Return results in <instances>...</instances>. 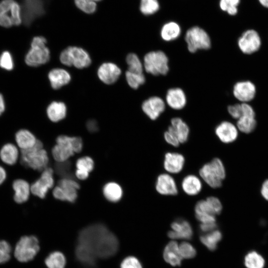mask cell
<instances>
[{
	"mask_svg": "<svg viewBox=\"0 0 268 268\" xmlns=\"http://www.w3.org/2000/svg\"><path fill=\"white\" fill-rule=\"evenodd\" d=\"M103 192L107 200L114 202L119 201L123 194L122 187L115 182L106 184L103 188Z\"/></svg>",
	"mask_w": 268,
	"mask_h": 268,
	"instance_id": "obj_33",
	"label": "cell"
},
{
	"mask_svg": "<svg viewBox=\"0 0 268 268\" xmlns=\"http://www.w3.org/2000/svg\"><path fill=\"white\" fill-rule=\"evenodd\" d=\"M0 67L6 70H11L14 67V62L10 53L3 52L0 56Z\"/></svg>",
	"mask_w": 268,
	"mask_h": 268,
	"instance_id": "obj_45",
	"label": "cell"
},
{
	"mask_svg": "<svg viewBox=\"0 0 268 268\" xmlns=\"http://www.w3.org/2000/svg\"><path fill=\"white\" fill-rule=\"evenodd\" d=\"M168 129L176 135L180 143H185L188 140L190 129L188 125L180 118H172Z\"/></svg>",
	"mask_w": 268,
	"mask_h": 268,
	"instance_id": "obj_27",
	"label": "cell"
},
{
	"mask_svg": "<svg viewBox=\"0 0 268 268\" xmlns=\"http://www.w3.org/2000/svg\"><path fill=\"white\" fill-rule=\"evenodd\" d=\"M241 0H219L218 6L220 9L231 16H234L238 12V6Z\"/></svg>",
	"mask_w": 268,
	"mask_h": 268,
	"instance_id": "obj_37",
	"label": "cell"
},
{
	"mask_svg": "<svg viewBox=\"0 0 268 268\" xmlns=\"http://www.w3.org/2000/svg\"><path fill=\"white\" fill-rule=\"evenodd\" d=\"M185 163L184 156L181 153L168 152L164 156L163 167L169 174L179 173L183 169Z\"/></svg>",
	"mask_w": 268,
	"mask_h": 268,
	"instance_id": "obj_19",
	"label": "cell"
},
{
	"mask_svg": "<svg viewBox=\"0 0 268 268\" xmlns=\"http://www.w3.org/2000/svg\"><path fill=\"white\" fill-rule=\"evenodd\" d=\"M244 264L247 268H264L265 261L258 252L251 251L245 256Z\"/></svg>",
	"mask_w": 268,
	"mask_h": 268,
	"instance_id": "obj_36",
	"label": "cell"
},
{
	"mask_svg": "<svg viewBox=\"0 0 268 268\" xmlns=\"http://www.w3.org/2000/svg\"><path fill=\"white\" fill-rule=\"evenodd\" d=\"M22 11L19 4L14 0H2L0 2V25L8 28L19 25L22 21Z\"/></svg>",
	"mask_w": 268,
	"mask_h": 268,
	"instance_id": "obj_6",
	"label": "cell"
},
{
	"mask_svg": "<svg viewBox=\"0 0 268 268\" xmlns=\"http://www.w3.org/2000/svg\"><path fill=\"white\" fill-rule=\"evenodd\" d=\"M199 175L207 185L216 189L220 187L222 184L226 176L225 169L222 161L214 158L200 168Z\"/></svg>",
	"mask_w": 268,
	"mask_h": 268,
	"instance_id": "obj_4",
	"label": "cell"
},
{
	"mask_svg": "<svg viewBox=\"0 0 268 268\" xmlns=\"http://www.w3.org/2000/svg\"><path fill=\"white\" fill-rule=\"evenodd\" d=\"M26 1L29 0H26Z\"/></svg>",
	"mask_w": 268,
	"mask_h": 268,
	"instance_id": "obj_60",
	"label": "cell"
},
{
	"mask_svg": "<svg viewBox=\"0 0 268 268\" xmlns=\"http://www.w3.org/2000/svg\"><path fill=\"white\" fill-rule=\"evenodd\" d=\"M71 164L69 161L58 162L55 168L57 174L63 177V178L73 179L71 172Z\"/></svg>",
	"mask_w": 268,
	"mask_h": 268,
	"instance_id": "obj_43",
	"label": "cell"
},
{
	"mask_svg": "<svg viewBox=\"0 0 268 268\" xmlns=\"http://www.w3.org/2000/svg\"><path fill=\"white\" fill-rule=\"evenodd\" d=\"M181 33L180 26L176 22L170 21L162 26L160 36L164 41L169 42L177 39Z\"/></svg>",
	"mask_w": 268,
	"mask_h": 268,
	"instance_id": "obj_32",
	"label": "cell"
},
{
	"mask_svg": "<svg viewBox=\"0 0 268 268\" xmlns=\"http://www.w3.org/2000/svg\"><path fill=\"white\" fill-rule=\"evenodd\" d=\"M75 176L79 179L84 180L89 176V173L76 169L75 172Z\"/></svg>",
	"mask_w": 268,
	"mask_h": 268,
	"instance_id": "obj_55",
	"label": "cell"
},
{
	"mask_svg": "<svg viewBox=\"0 0 268 268\" xmlns=\"http://www.w3.org/2000/svg\"><path fill=\"white\" fill-rule=\"evenodd\" d=\"M11 252V248L9 244L4 240H0V264L9 261Z\"/></svg>",
	"mask_w": 268,
	"mask_h": 268,
	"instance_id": "obj_47",
	"label": "cell"
},
{
	"mask_svg": "<svg viewBox=\"0 0 268 268\" xmlns=\"http://www.w3.org/2000/svg\"><path fill=\"white\" fill-rule=\"evenodd\" d=\"M222 234L218 230H214L200 237L201 242L209 250L213 251L217 248V243L221 240Z\"/></svg>",
	"mask_w": 268,
	"mask_h": 268,
	"instance_id": "obj_35",
	"label": "cell"
},
{
	"mask_svg": "<svg viewBox=\"0 0 268 268\" xmlns=\"http://www.w3.org/2000/svg\"><path fill=\"white\" fill-rule=\"evenodd\" d=\"M211 207L215 215L220 213L222 205L220 201L216 197L210 196L205 199Z\"/></svg>",
	"mask_w": 268,
	"mask_h": 268,
	"instance_id": "obj_48",
	"label": "cell"
},
{
	"mask_svg": "<svg viewBox=\"0 0 268 268\" xmlns=\"http://www.w3.org/2000/svg\"><path fill=\"white\" fill-rule=\"evenodd\" d=\"M172 231L168 232V236L172 239H191L193 232L189 222L184 219H179L173 222L171 225Z\"/></svg>",
	"mask_w": 268,
	"mask_h": 268,
	"instance_id": "obj_20",
	"label": "cell"
},
{
	"mask_svg": "<svg viewBox=\"0 0 268 268\" xmlns=\"http://www.w3.org/2000/svg\"><path fill=\"white\" fill-rule=\"evenodd\" d=\"M19 152L16 146L12 143L4 144L0 150V158L4 163L14 165L17 161Z\"/></svg>",
	"mask_w": 268,
	"mask_h": 268,
	"instance_id": "obj_30",
	"label": "cell"
},
{
	"mask_svg": "<svg viewBox=\"0 0 268 268\" xmlns=\"http://www.w3.org/2000/svg\"><path fill=\"white\" fill-rule=\"evenodd\" d=\"M92 0V1H94V2H97V1H101V0Z\"/></svg>",
	"mask_w": 268,
	"mask_h": 268,
	"instance_id": "obj_59",
	"label": "cell"
},
{
	"mask_svg": "<svg viewBox=\"0 0 268 268\" xmlns=\"http://www.w3.org/2000/svg\"><path fill=\"white\" fill-rule=\"evenodd\" d=\"M261 193L262 197L268 201V179L265 181L262 184Z\"/></svg>",
	"mask_w": 268,
	"mask_h": 268,
	"instance_id": "obj_54",
	"label": "cell"
},
{
	"mask_svg": "<svg viewBox=\"0 0 268 268\" xmlns=\"http://www.w3.org/2000/svg\"><path fill=\"white\" fill-rule=\"evenodd\" d=\"M143 67L153 75H165L169 71L168 58L161 51L149 52L143 58Z\"/></svg>",
	"mask_w": 268,
	"mask_h": 268,
	"instance_id": "obj_7",
	"label": "cell"
},
{
	"mask_svg": "<svg viewBox=\"0 0 268 268\" xmlns=\"http://www.w3.org/2000/svg\"><path fill=\"white\" fill-rule=\"evenodd\" d=\"M56 143L52 150V153L57 162L67 161L74 153L80 152L83 145L81 137L65 135L59 136L56 139Z\"/></svg>",
	"mask_w": 268,
	"mask_h": 268,
	"instance_id": "obj_2",
	"label": "cell"
},
{
	"mask_svg": "<svg viewBox=\"0 0 268 268\" xmlns=\"http://www.w3.org/2000/svg\"><path fill=\"white\" fill-rule=\"evenodd\" d=\"M78 244L87 248L97 259L113 256L119 248L116 236L101 224H93L83 229L78 235Z\"/></svg>",
	"mask_w": 268,
	"mask_h": 268,
	"instance_id": "obj_1",
	"label": "cell"
},
{
	"mask_svg": "<svg viewBox=\"0 0 268 268\" xmlns=\"http://www.w3.org/2000/svg\"><path fill=\"white\" fill-rule=\"evenodd\" d=\"M215 133L219 139L225 143L234 141L238 136L237 128L228 121H223L218 125L215 129Z\"/></svg>",
	"mask_w": 268,
	"mask_h": 268,
	"instance_id": "obj_22",
	"label": "cell"
},
{
	"mask_svg": "<svg viewBox=\"0 0 268 268\" xmlns=\"http://www.w3.org/2000/svg\"><path fill=\"white\" fill-rule=\"evenodd\" d=\"M141 108L149 119L155 120L165 110V104L163 100L159 97L153 96L143 101Z\"/></svg>",
	"mask_w": 268,
	"mask_h": 268,
	"instance_id": "obj_17",
	"label": "cell"
},
{
	"mask_svg": "<svg viewBox=\"0 0 268 268\" xmlns=\"http://www.w3.org/2000/svg\"><path fill=\"white\" fill-rule=\"evenodd\" d=\"M6 178V172L4 168L0 165V185L5 180Z\"/></svg>",
	"mask_w": 268,
	"mask_h": 268,
	"instance_id": "obj_56",
	"label": "cell"
},
{
	"mask_svg": "<svg viewBox=\"0 0 268 268\" xmlns=\"http://www.w3.org/2000/svg\"><path fill=\"white\" fill-rule=\"evenodd\" d=\"M76 6L88 14L93 13L96 10V2L91 0H74Z\"/></svg>",
	"mask_w": 268,
	"mask_h": 268,
	"instance_id": "obj_42",
	"label": "cell"
},
{
	"mask_svg": "<svg viewBox=\"0 0 268 268\" xmlns=\"http://www.w3.org/2000/svg\"><path fill=\"white\" fill-rule=\"evenodd\" d=\"M76 169L88 173L92 171L94 168L93 159L88 156H84L79 158L76 162Z\"/></svg>",
	"mask_w": 268,
	"mask_h": 268,
	"instance_id": "obj_44",
	"label": "cell"
},
{
	"mask_svg": "<svg viewBox=\"0 0 268 268\" xmlns=\"http://www.w3.org/2000/svg\"><path fill=\"white\" fill-rule=\"evenodd\" d=\"M262 44L261 37L257 31L249 29L244 31L237 40V45L241 52L249 55L258 51Z\"/></svg>",
	"mask_w": 268,
	"mask_h": 268,
	"instance_id": "obj_12",
	"label": "cell"
},
{
	"mask_svg": "<svg viewBox=\"0 0 268 268\" xmlns=\"http://www.w3.org/2000/svg\"><path fill=\"white\" fill-rule=\"evenodd\" d=\"M48 78L52 87L54 89H58L68 83L71 76L70 74L64 69L54 68L49 72Z\"/></svg>",
	"mask_w": 268,
	"mask_h": 268,
	"instance_id": "obj_25",
	"label": "cell"
},
{
	"mask_svg": "<svg viewBox=\"0 0 268 268\" xmlns=\"http://www.w3.org/2000/svg\"><path fill=\"white\" fill-rule=\"evenodd\" d=\"M234 96L242 103L252 101L256 94V87L250 81H241L235 84L233 88Z\"/></svg>",
	"mask_w": 268,
	"mask_h": 268,
	"instance_id": "obj_15",
	"label": "cell"
},
{
	"mask_svg": "<svg viewBox=\"0 0 268 268\" xmlns=\"http://www.w3.org/2000/svg\"><path fill=\"white\" fill-rule=\"evenodd\" d=\"M77 260L87 267H93L97 259L87 248L78 244L75 250Z\"/></svg>",
	"mask_w": 268,
	"mask_h": 268,
	"instance_id": "obj_34",
	"label": "cell"
},
{
	"mask_svg": "<svg viewBox=\"0 0 268 268\" xmlns=\"http://www.w3.org/2000/svg\"><path fill=\"white\" fill-rule=\"evenodd\" d=\"M164 138L167 143L173 146L178 147L180 143L176 135L169 129L164 133Z\"/></svg>",
	"mask_w": 268,
	"mask_h": 268,
	"instance_id": "obj_51",
	"label": "cell"
},
{
	"mask_svg": "<svg viewBox=\"0 0 268 268\" xmlns=\"http://www.w3.org/2000/svg\"><path fill=\"white\" fill-rule=\"evenodd\" d=\"M185 39L189 51L192 53L198 50H207L211 47V40L208 34L199 26L189 28L186 33Z\"/></svg>",
	"mask_w": 268,
	"mask_h": 268,
	"instance_id": "obj_9",
	"label": "cell"
},
{
	"mask_svg": "<svg viewBox=\"0 0 268 268\" xmlns=\"http://www.w3.org/2000/svg\"><path fill=\"white\" fill-rule=\"evenodd\" d=\"M12 188L14 192V201L17 203L26 202L29 199L30 186L29 183L22 179H17L12 183Z\"/></svg>",
	"mask_w": 268,
	"mask_h": 268,
	"instance_id": "obj_26",
	"label": "cell"
},
{
	"mask_svg": "<svg viewBox=\"0 0 268 268\" xmlns=\"http://www.w3.org/2000/svg\"><path fill=\"white\" fill-rule=\"evenodd\" d=\"M259 3L263 7L268 9V0H258Z\"/></svg>",
	"mask_w": 268,
	"mask_h": 268,
	"instance_id": "obj_58",
	"label": "cell"
},
{
	"mask_svg": "<svg viewBox=\"0 0 268 268\" xmlns=\"http://www.w3.org/2000/svg\"><path fill=\"white\" fill-rule=\"evenodd\" d=\"M155 189L158 193L163 196H175L178 193L175 180L169 173H162L157 178Z\"/></svg>",
	"mask_w": 268,
	"mask_h": 268,
	"instance_id": "obj_16",
	"label": "cell"
},
{
	"mask_svg": "<svg viewBox=\"0 0 268 268\" xmlns=\"http://www.w3.org/2000/svg\"><path fill=\"white\" fill-rule=\"evenodd\" d=\"M160 8L158 0H140L139 10L145 15H150L157 12Z\"/></svg>",
	"mask_w": 268,
	"mask_h": 268,
	"instance_id": "obj_39",
	"label": "cell"
},
{
	"mask_svg": "<svg viewBox=\"0 0 268 268\" xmlns=\"http://www.w3.org/2000/svg\"><path fill=\"white\" fill-rule=\"evenodd\" d=\"M79 185L73 179L62 178L53 192L54 197L59 200L73 202L77 197Z\"/></svg>",
	"mask_w": 268,
	"mask_h": 268,
	"instance_id": "obj_11",
	"label": "cell"
},
{
	"mask_svg": "<svg viewBox=\"0 0 268 268\" xmlns=\"http://www.w3.org/2000/svg\"><path fill=\"white\" fill-rule=\"evenodd\" d=\"M54 171L51 168H46L40 177L30 186L31 192L35 196L43 199L49 189L53 187L54 184L53 178Z\"/></svg>",
	"mask_w": 268,
	"mask_h": 268,
	"instance_id": "obj_13",
	"label": "cell"
},
{
	"mask_svg": "<svg viewBox=\"0 0 268 268\" xmlns=\"http://www.w3.org/2000/svg\"><path fill=\"white\" fill-rule=\"evenodd\" d=\"M37 238L33 236L22 237L17 243L14 249V256L20 262L32 260L39 250Z\"/></svg>",
	"mask_w": 268,
	"mask_h": 268,
	"instance_id": "obj_10",
	"label": "cell"
},
{
	"mask_svg": "<svg viewBox=\"0 0 268 268\" xmlns=\"http://www.w3.org/2000/svg\"><path fill=\"white\" fill-rule=\"evenodd\" d=\"M166 101L171 108L181 110L186 105V96L184 91L180 88L169 89L166 93Z\"/></svg>",
	"mask_w": 268,
	"mask_h": 268,
	"instance_id": "obj_23",
	"label": "cell"
},
{
	"mask_svg": "<svg viewBox=\"0 0 268 268\" xmlns=\"http://www.w3.org/2000/svg\"><path fill=\"white\" fill-rule=\"evenodd\" d=\"M87 129L90 132H95L98 129L97 122L94 120H90L86 123Z\"/></svg>",
	"mask_w": 268,
	"mask_h": 268,
	"instance_id": "obj_53",
	"label": "cell"
},
{
	"mask_svg": "<svg viewBox=\"0 0 268 268\" xmlns=\"http://www.w3.org/2000/svg\"><path fill=\"white\" fill-rule=\"evenodd\" d=\"M121 268H142L137 258L130 256L125 258L121 264Z\"/></svg>",
	"mask_w": 268,
	"mask_h": 268,
	"instance_id": "obj_49",
	"label": "cell"
},
{
	"mask_svg": "<svg viewBox=\"0 0 268 268\" xmlns=\"http://www.w3.org/2000/svg\"><path fill=\"white\" fill-rule=\"evenodd\" d=\"M164 260L173 266H180L183 259L175 241L170 242L165 247L163 252Z\"/></svg>",
	"mask_w": 268,
	"mask_h": 268,
	"instance_id": "obj_28",
	"label": "cell"
},
{
	"mask_svg": "<svg viewBox=\"0 0 268 268\" xmlns=\"http://www.w3.org/2000/svg\"><path fill=\"white\" fill-rule=\"evenodd\" d=\"M47 114L51 121L58 122L65 118L67 114L66 106L62 102H52L47 107Z\"/></svg>",
	"mask_w": 268,
	"mask_h": 268,
	"instance_id": "obj_31",
	"label": "cell"
},
{
	"mask_svg": "<svg viewBox=\"0 0 268 268\" xmlns=\"http://www.w3.org/2000/svg\"><path fill=\"white\" fill-rule=\"evenodd\" d=\"M20 162L25 167L38 171L44 170L48 164L49 158L46 151L43 148V144L37 140L31 148L21 150Z\"/></svg>",
	"mask_w": 268,
	"mask_h": 268,
	"instance_id": "obj_3",
	"label": "cell"
},
{
	"mask_svg": "<svg viewBox=\"0 0 268 268\" xmlns=\"http://www.w3.org/2000/svg\"><path fill=\"white\" fill-rule=\"evenodd\" d=\"M42 0H29L24 4L22 17L25 24L29 25L44 12Z\"/></svg>",
	"mask_w": 268,
	"mask_h": 268,
	"instance_id": "obj_18",
	"label": "cell"
},
{
	"mask_svg": "<svg viewBox=\"0 0 268 268\" xmlns=\"http://www.w3.org/2000/svg\"><path fill=\"white\" fill-rule=\"evenodd\" d=\"M242 114L237 120V127L245 134L252 133L256 128L257 121L256 113L252 106L247 103H242Z\"/></svg>",
	"mask_w": 268,
	"mask_h": 268,
	"instance_id": "obj_14",
	"label": "cell"
},
{
	"mask_svg": "<svg viewBox=\"0 0 268 268\" xmlns=\"http://www.w3.org/2000/svg\"><path fill=\"white\" fill-rule=\"evenodd\" d=\"M126 79L129 85L134 89H137L145 81V78L143 73H137L129 70L126 72Z\"/></svg>",
	"mask_w": 268,
	"mask_h": 268,
	"instance_id": "obj_41",
	"label": "cell"
},
{
	"mask_svg": "<svg viewBox=\"0 0 268 268\" xmlns=\"http://www.w3.org/2000/svg\"><path fill=\"white\" fill-rule=\"evenodd\" d=\"M181 187L185 194L190 196H194L201 192L202 184L199 177L195 175L190 174L184 177L182 181Z\"/></svg>",
	"mask_w": 268,
	"mask_h": 268,
	"instance_id": "obj_24",
	"label": "cell"
},
{
	"mask_svg": "<svg viewBox=\"0 0 268 268\" xmlns=\"http://www.w3.org/2000/svg\"><path fill=\"white\" fill-rule=\"evenodd\" d=\"M5 110V103L3 97L1 94L0 93V116L3 113Z\"/></svg>",
	"mask_w": 268,
	"mask_h": 268,
	"instance_id": "obj_57",
	"label": "cell"
},
{
	"mask_svg": "<svg viewBox=\"0 0 268 268\" xmlns=\"http://www.w3.org/2000/svg\"><path fill=\"white\" fill-rule=\"evenodd\" d=\"M45 263L48 268H64L66 259L62 253L55 252L50 254L46 258Z\"/></svg>",
	"mask_w": 268,
	"mask_h": 268,
	"instance_id": "obj_38",
	"label": "cell"
},
{
	"mask_svg": "<svg viewBox=\"0 0 268 268\" xmlns=\"http://www.w3.org/2000/svg\"><path fill=\"white\" fill-rule=\"evenodd\" d=\"M227 111L233 118L238 120L242 114L241 103H236L228 106Z\"/></svg>",
	"mask_w": 268,
	"mask_h": 268,
	"instance_id": "obj_50",
	"label": "cell"
},
{
	"mask_svg": "<svg viewBox=\"0 0 268 268\" xmlns=\"http://www.w3.org/2000/svg\"><path fill=\"white\" fill-rule=\"evenodd\" d=\"M216 227V222L201 223L200 225V230L204 233L211 232L215 230Z\"/></svg>",
	"mask_w": 268,
	"mask_h": 268,
	"instance_id": "obj_52",
	"label": "cell"
},
{
	"mask_svg": "<svg viewBox=\"0 0 268 268\" xmlns=\"http://www.w3.org/2000/svg\"><path fill=\"white\" fill-rule=\"evenodd\" d=\"M121 74V69L117 65L112 63H103L99 67L97 71L99 79L107 84L115 83Z\"/></svg>",
	"mask_w": 268,
	"mask_h": 268,
	"instance_id": "obj_21",
	"label": "cell"
},
{
	"mask_svg": "<svg viewBox=\"0 0 268 268\" xmlns=\"http://www.w3.org/2000/svg\"><path fill=\"white\" fill-rule=\"evenodd\" d=\"M15 139L17 145L21 150L32 147L36 144L37 139L29 131L21 129L16 132Z\"/></svg>",
	"mask_w": 268,
	"mask_h": 268,
	"instance_id": "obj_29",
	"label": "cell"
},
{
	"mask_svg": "<svg viewBox=\"0 0 268 268\" xmlns=\"http://www.w3.org/2000/svg\"><path fill=\"white\" fill-rule=\"evenodd\" d=\"M61 62L67 66H73L78 68H83L90 65L91 60L88 53L81 48L69 46L60 54Z\"/></svg>",
	"mask_w": 268,
	"mask_h": 268,
	"instance_id": "obj_8",
	"label": "cell"
},
{
	"mask_svg": "<svg viewBox=\"0 0 268 268\" xmlns=\"http://www.w3.org/2000/svg\"><path fill=\"white\" fill-rule=\"evenodd\" d=\"M46 39L44 37L36 36L33 38L31 48L25 58V62L27 65L36 67L49 62L50 53L46 46Z\"/></svg>",
	"mask_w": 268,
	"mask_h": 268,
	"instance_id": "obj_5",
	"label": "cell"
},
{
	"mask_svg": "<svg viewBox=\"0 0 268 268\" xmlns=\"http://www.w3.org/2000/svg\"><path fill=\"white\" fill-rule=\"evenodd\" d=\"M126 62L129 71L137 73H143V65L135 54H129L126 57Z\"/></svg>",
	"mask_w": 268,
	"mask_h": 268,
	"instance_id": "obj_40",
	"label": "cell"
},
{
	"mask_svg": "<svg viewBox=\"0 0 268 268\" xmlns=\"http://www.w3.org/2000/svg\"><path fill=\"white\" fill-rule=\"evenodd\" d=\"M180 254L183 258L191 259L196 255L195 249L190 243L186 242H182L179 245Z\"/></svg>",
	"mask_w": 268,
	"mask_h": 268,
	"instance_id": "obj_46",
	"label": "cell"
}]
</instances>
